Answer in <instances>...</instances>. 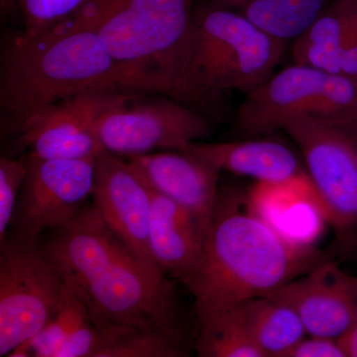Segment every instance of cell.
Returning a JSON list of instances; mask_svg holds the SVG:
<instances>
[{"label":"cell","instance_id":"cell-22","mask_svg":"<svg viewBox=\"0 0 357 357\" xmlns=\"http://www.w3.org/2000/svg\"><path fill=\"white\" fill-rule=\"evenodd\" d=\"M89 0H17L28 34L46 31L83 8Z\"/></svg>","mask_w":357,"mask_h":357},{"label":"cell","instance_id":"cell-2","mask_svg":"<svg viewBox=\"0 0 357 357\" xmlns=\"http://www.w3.org/2000/svg\"><path fill=\"white\" fill-rule=\"evenodd\" d=\"M241 201L220 192L199 261L183 282L195 298L198 332L325 262L267 220L243 211Z\"/></svg>","mask_w":357,"mask_h":357},{"label":"cell","instance_id":"cell-25","mask_svg":"<svg viewBox=\"0 0 357 357\" xmlns=\"http://www.w3.org/2000/svg\"><path fill=\"white\" fill-rule=\"evenodd\" d=\"M337 74L357 77V32L345 45L338 57Z\"/></svg>","mask_w":357,"mask_h":357},{"label":"cell","instance_id":"cell-21","mask_svg":"<svg viewBox=\"0 0 357 357\" xmlns=\"http://www.w3.org/2000/svg\"><path fill=\"white\" fill-rule=\"evenodd\" d=\"M197 349L204 357H266L229 314L199 331Z\"/></svg>","mask_w":357,"mask_h":357},{"label":"cell","instance_id":"cell-10","mask_svg":"<svg viewBox=\"0 0 357 357\" xmlns=\"http://www.w3.org/2000/svg\"><path fill=\"white\" fill-rule=\"evenodd\" d=\"M26 175L10 227L37 241L42 231L64 227L91 196L96 159H42L28 153Z\"/></svg>","mask_w":357,"mask_h":357},{"label":"cell","instance_id":"cell-17","mask_svg":"<svg viewBox=\"0 0 357 357\" xmlns=\"http://www.w3.org/2000/svg\"><path fill=\"white\" fill-rule=\"evenodd\" d=\"M356 32L357 0H333L294 41V63L337 74L338 57Z\"/></svg>","mask_w":357,"mask_h":357},{"label":"cell","instance_id":"cell-4","mask_svg":"<svg viewBox=\"0 0 357 357\" xmlns=\"http://www.w3.org/2000/svg\"><path fill=\"white\" fill-rule=\"evenodd\" d=\"M285 42L238 14L196 1L172 98L211 115L223 93H248L272 76Z\"/></svg>","mask_w":357,"mask_h":357},{"label":"cell","instance_id":"cell-20","mask_svg":"<svg viewBox=\"0 0 357 357\" xmlns=\"http://www.w3.org/2000/svg\"><path fill=\"white\" fill-rule=\"evenodd\" d=\"M91 318L82 301L64 287L55 312L34 337L18 345L10 357H54L59 347L72 337Z\"/></svg>","mask_w":357,"mask_h":357},{"label":"cell","instance_id":"cell-8","mask_svg":"<svg viewBox=\"0 0 357 357\" xmlns=\"http://www.w3.org/2000/svg\"><path fill=\"white\" fill-rule=\"evenodd\" d=\"M281 129L299 146L326 218L337 229L357 227V121L305 115Z\"/></svg>","mask_w":357,"mask_h":357},{"label":"cell","instance_id":"cell-16","mask_svg":"<svg viewBox=\"0 0 357 357\" xmlns=\"http://www.w3.org/2000/svg\"><path fill=\"white\" fill-rule=\"evenodd\" d=\"M178 151L196 155L220 169L255 178L264 184H281L304 174L295 153L282 143L249 139L223 143L190 142Z\"/></svg>","mask_w":357,"mask_h":357},{"label":"cell","instance_id":"cell-27","mask_svg":"<svg viewBox=\"0 0 357 357\" xmlns=\"http://www.w3.org/2000/svg\"><path fill=\"white\" fill-rule=\"evenodd\" d=\"M0 10H1L2 17L11 15V14L17 13L18 4L17 0H0Z\"/></svg>","mask_w":357,"mask_h":357},{"label":"cell","instance_id":"cell-3","mask_svg":"<svg viewBox=\"0 0 357 357\" xmlns=\"http://www.w3.org/2000/svg\"><path fill=\"white\" fill-rule=\"evenodd\" d=\"M107 89L142 93L76 15L36 34L14 32L2 43L0 105L15 124L70 96Z\"/></svg>","mask_w":357,"mask_h":357},{"label":"cell","instance_id":"cell-9","mask_svg":"<svg viewBox=\"0 0 357 357\" xmlns=\"http://www.w3.org/2000/svg\"><path fill=\"white\" fill-rule=\"evenodd\" d=\"M211 132L206 114L160 93L124 91L102 110L98 121L105 150L126 157L158 148L178 151Z\"/></svg>","mask_w":357,"mask_h":357},{"label":"cell","instance_id":"cell-6","mask_svg":"<svg viewBox=\"0 0 357 357\" xmlns=\"http://www.w3.org/2000/svg\"><path fill=\"white\" fill-rule=\"evenodd\" d=\"M305 115L357 121V77L294 63L246 93L236 128L245 137H257Z\"/></svg>","mask_w":357,"mask_h":357},{"label":"cell","instance_id":"cell-19","mask_svg":"<svg viewBox=\"0 0 357 357\" xmlns=\"http://www.w3.org/2000/svg\"><path fill=\"white\" fill-rule=\"evenodd\" d=\"M229 314L266 357L283 356L307 335L292 307L269 297L248 301Z\"/></svg>","mask_w":357,"mask_h":357},{"label":"cell","instance_id":"cell-26","mask_svg":"<svg viewBox=\"0 0 357 357\" xmlns=\"http://www.w3.org/2000/svg\"><path fill=\"white\" fill-rule=\"evenodd\" d=\"M345 357H357V319L347 333L337 338Z\"/></svg>","mask_w":357,"mask_h":357},{"label":"cell","instance_id":"cell-12","mask_svg":"<svg viewBox=\"0 0 357 357\" xmlns=\"http://www.w3.org/2000/svg\"><path fill=\"white\" fill-rule=\"evenodd\" d=\"M91 197L110 229L150 269L164 274L150 251L151 192L128 162L107 150L98 155Z\"/></svg>","mask_w":357,"mask_h":357},{"label":"cell","instance_id":"cell-18","mask_svg":"<svg viewBox=\"0 0 357 357\" xmlns=\"http://www.w3.org/2000/svg\"><path fill=\"white\" fill-rule=\"evenodd\" d=\"M238 14L287 43L299 38L333 0H198Z\"/></svg>","mask_w":357,"mask_h":357},{"label":"cell","instance_id":"cell-14","mask_svg":"<svg viewBox=\"0 0 357 357\" xmlns=\"http://www.w3.org/2000/svg\"><path fill=\"white\" fill-rule=\"evenodd\" d=\"M126 161L148 187L184 206L206 231L220 194V169L183 151L133 155Z\"/></svg>","mask_w":357,"mask_h":357},{"label":"cell","instance_id":"cell-13","mask_svg":"<svg viewBox=\"0 0 357 357\" xmlns=\"http://www.w3.org/2000/svg\"><path fill=\"white\" fill-rule=\"evenodd\" d=\"M265 297L292 307L311 337L337 340L357 319V278L330 262Z\"/></svg>","mask_w":357,"mask_h":357},{"label":"cell","instance_id":"cell-23","mask_svg":"<svg viewBox=\"0 0 357 357\" xmlns=\"http://www.w3.org/2000/svg\"><path fill=\"white\" fill-rule=\"evenodd\" d=\"M26 175L23 160L17 161L1 157L0 159V241L6 236L13 222L21 189Z\"/></svg>","mask_w":357,"mask_h":357},{"label":"cell","instance_id":"cell-5","mask_svg":"<svg viewBox=\"0 0 357 357\" xmlns=\"http://www.w3.org/2000/svg\"><path fill=\"white\" fill-rule=\"evenodd\" d=\"M197 0H89L77 17L98 32L138 91L172 98Z\"/></svg>","mask_w":357,"mask_h":357},{"label":"cell","instance_id":"cell-11","mask_svg":"<svg viewBox=\"0 0 357 357\" xmlns=\"http://www.w3.org/2000/svg\"><path fill=\"white\" fill-rule=\"evenodd\" d=\"M121 93L88 91L35 110L16 123V148L42 159H96L105 151L98 117Z\"/></svg>","mask_w":357,"mask_h":357},{"label":"cell","instance_id":"cell-7","mask_svg":"<svg viewBox=\"0 0 357 357\" xmlns=\"http://www.w3.org/2000/svg\"><path fill=\"white\" fill-rule=\"evenodd\" d=\"M65 284L37 241H0V356L34 337L58 307Z\"/></svg>","mask_w":357,"mask_h":357},{"label":"cell","instance_id":"cell-15","mask_svg":"<svg viewBox=\"0 0 357 357\" xmlns=\"http://www.w3.org/2000/svg\"><path fill=\"white\" fill-rule=\"evenodd\" d=\"M151 192L149 246L160 269L184 282L196 267L206 230L197 218L175 201Z\"/></svg>","mask_w":357,"mask_h":357},{"label":"cell","instance_id":"cell-24","mask_svg":"<svg viewBox=\"0 0 357 357\" xmlns=\"http://www.w3.org/2000/svg\"><path fill=\"white\" fill-rule=\"evenodd\" d=\"M282 357H345L337 340L321 337H305Z\"/></svg>","mask_w":357,"mask_h":357},{"label":"cell","instance_id":"cell-1","mask_svg":"<svg viewBox=\"0 0 357 357\" xmlns=\"http://www.w3.org/2000/svg\"><path fill=\"white\" fill-rule=\"evenodd\" d=\"M42 248L98 328L158 330L183 340L173 284L150 269L93 204L56 229Z\"/></svg>","mask_w":357,"mask_h":357}]
</instances>
